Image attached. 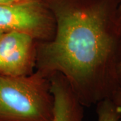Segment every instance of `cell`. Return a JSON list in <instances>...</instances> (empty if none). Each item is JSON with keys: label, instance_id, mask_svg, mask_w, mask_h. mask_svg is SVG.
<instances>
[{"label": "cell", "instance_id": "obj_10", "mask_svg": "<svg viewBox=\"0 0 121 121\" xmlns=\"http://www.w3.org/2000/svg\"><path fill=\"white\" fill-rule=\"evenodd\" d=\"M5 32V31H4L3 30H1V29H0V39L1 38V36H3V35L4 34Z\"/></svg>", "mask_w": 121, "mask_h": 121}, {"label": "cell", "instance_id": "obj_2", "mask_svg": "<svg viewBox=\"0 0 121 121\" xmlns=\"http://www.w3.org/2000/svg\"><path fill=\"white\" fill-rule=\"evenodd\" d=\"M52 106L48 78L0 75V121H52Z\"/></svg>", "mask_w": 121, "mask_h": 121}, {"label": "cell", "instance_id": "obj_5", "mask_svg": "<svg viewBox=\"0 0 121 121\" xmlns=\"http://www.w3.org/2000/svg\"><path fill=\"white\" fill-rule=\"evenodd\" d=\"M53 99L52 121H83L84 106L60 73L49 77Z\"/></svg>", "mask_w": 121, "mask_h": 121}, {"label": "cell", "instance_id": "obj_12", "mask_svg": "<svg viewBox=\"0 0 121 121\" xmlns=\"http://www.w3.org/2000/svg\"><path fill=\"white\" fill-rule=\"evenodd\" d=\"M118 1H119V7H118V8H119V10L121 11V0H118Z\"/></svg>", "mask_w": 121, "mask_h": 121}, {"label": "cell", "instance_id": "obj_11", "mask_svg": "<svg viewBox=\"0 0 121 121\" xmlns=\"http://www.w3.org/2000/svg\"><path fill=\"white\" fill-rule=\"evenodd\" d=\"M16 2H24V1H31V0H14Z\"/></svg>", "mask_w": 121, "mask_h": 121}, {"label": "cell", "instance_id": "obj_8", "mask_svg": "<svg viewBox=\"0 0 121 121\" xmlns=\"http://www.w3.org/2000/svg\"><path fill=\"white\" fill-rule=\"evenodd\" d=\"M117 74H118V82H119V86H121V55L118 66Z\"/></svg>", "mask_w": 121, "mask_h": 121}, {"label": "cell", "instance_id": "obj_4", "mask_svg": "<svg viewBox=\"0 0 121 121\" xmlns=\"http://www.w3.org/2000/svg\"><path fill=\"white\" fill-rule=\"evenodd\" d=\"M37 43L26 33L5 32L0 39V75L20 77L34 73Z\"/></svg>", "mask_w": 121, "mask_h": 121}, {"label": "cell", "instance_id": "obj_9", "mask_svg": "<svg viewBox=\"0 0 121 121\" xmlns=\"http://www.w3.org/2000/svg\"><path fill=\"white\" fill-rule=\"evenodd\" d=\"M16 2L14 0H0V4H8Z\"/></svg>", "mask_w": 121, "mask_h": 121}, {"label": "cell", "instance_id": "obj_1", "mask_svg": "<svg viewBox=\"0 0 121 121\" xmlns=\"http://www.w3.org/2000/svg\"><path fill=\"white\" fill-rule=\"evenodd\" d=\"M55 20L52 39L38 42L35 71L60 73L84 107L110 98L119 86L118 0H43Z\"/></svg>", "mask_w": 121, "mask_h": 121}, {"label": "cell", "instance_id": "obj_3", "mask_svg": "<svg viewBox=\"0 0 121 121\" xmlns=\"http://www.w3.org/2000/svg\"><path fill=\"white\" fill-rule=\"evenodd\" d=\"M55 20L43 0L0 4V29L26 33L38 42L48 41L55 33Z\"/></svg>", "mask_w": 121, "mask_h": 121}, {"label": "cell", "instance_id": "obj_7", "mask_svg": "<svg viewBox=\"0 0 121 121\" xmlns=\"http://www.w3.org/2000/svg\"><path fill=\"white\" fill-rule=\"evenodd\" d=\"M112 101L118 114V121H121V86H119L110 98Z\"/></svg>", "mask_w": 121, "mask_h": 121}, {"label": "cell", "instance_id": "obj_6", "mask_svg": "<svg viewBox=\"0 0 121 121\" xmlns=\"http://www.w3.org/2000/svg\"><path fill=\"white\" fill-rule=\"evenodd\" d=\"M98 121H118V114L111 99L100 101L96 104Z\"/></svg>", "mask_w": 121, "mask_h": 121}]
</instances>
